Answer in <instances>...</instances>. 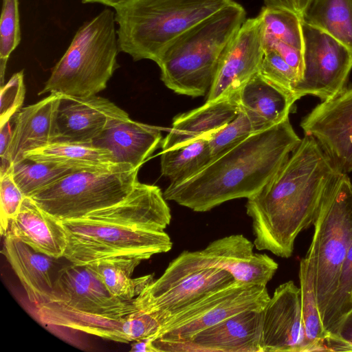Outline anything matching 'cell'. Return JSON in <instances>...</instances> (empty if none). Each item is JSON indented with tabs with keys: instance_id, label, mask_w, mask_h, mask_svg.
Segmentation results:
<instances>
[{
	"instance_id": "43",
	"label": "cell",
	"mask_w": 352,
	"mask_h": 352,
	"mask_svg": "<svg viewBox=\"0 0 352 352\" xmlns=\"http://www.w3.org/2000/svg\"><path fill=\"white\" fill-rule=\"evenodd\" d=\"M130 1L131 0H82V2L83 3H101L102 5L111 7L114 10H116L124 6Z\"/></svg>"
},
{
	"instance_id": "24",
	"label": "cell",
	"mask_w": 352,
	"mask_h": 352,
	"mask_svg": "<svg viewBox=\"0 0 352 352\" xmlns=\"http://www.w3.org/2000/svg\"><path fill=\"white\" fill-rule=\"evenodd\" d=\"M232 96L239 108L252 112L270 126L288 118L293 104L298 100L292 93L278 87L258 73Z\"/></svg>"
},
{
	"instance_id": "25",
	"label": "cell",
	"mask_w": 352,
	"mask_h": 352,
	"mask_svg": "<svg viewBox=\"0 0 352 352\" xmlns=\"http://www.w3.org/2000/svg\"><path fill=\"white\" fill-rule=\"evenodd\" d=\"M23 159L81 168H102L120 164L116 162L111 152L95 146L92 142H55L25 153Z\"/></svg>"
},
{
	"instance_id": "8",
	"label": "cell",
	"mask_w": 352,
	"mask_h": 352,
	"mask_svg": "<svg viewBox=\"0 0 352 352\" xmlns=\"http://www.w3.org/2000/svg\"><path fill=\"white\" fill-rule=\"evenodd\" d=\"M138 170L126 164L82 168L29 197L58 221L79 219L124 199L139 182Z\"/></svg>"
},
{
	"instance_id": "11",
	"label": "cell",
	"mask_w": 352,
	"mask_h": 352,
	"mask_svg": "<svg viewBox=\"0 0 352 352\" xmlns=\"http://www.w3.org/2000/svg\"><path fill=\"white\" fill-rule=\"evenodd\" d=\"M270 298L266 286L234 280L162 319L158 332L151 339L189 340L198 332L237 314L263 311Z\"/></svg>"
},
{
	"instance_id": "15",
	"label": "cell",
	"mask_w": 352,
	"mask_h": 352,
	"mask_svg": "<svg viewBox=\"0 0 352 352\" xmlns=\"http://www.w3.org/2000/svg\"><path fill=\"white\" fill-rule=\"evenodd\" d=\"M264 55L263 25L258 15L248 19L219 63L206 101L228 97L258 72Z\"/></svg>"
},
{
	"instance_id": "26",
	"label": "cell",
	"mask_w": 352,
	"mask_h": 352,
	"mask_svg": "<svg viewBox=\"0 0 352 352\" xmlns=\"http://www.w3.org/2000/svg\"><path fill=\"white\" fill-rule=\"evenodd\" d=\"M301 311L305 328L302 352L322 351L323 342L331 333L324 327L316 299L314 261L308 250L299 265Z\"/></svg>"
},
{
	"instance_id": "12",
	"label": "cell",
	"mask_w": 352,
	"mask_h": 352,
	"mask_svg": "<svg viewBox=\"0 0 352 352\" xmlns=\"http://www.w3.org/2000/svg\"><path fill=\"white\" fill-rule=\"evenodd\" d=\"M303 70L294 94L321 101L342 91L352 70V52L338 41L302 21Z\"/></svg>"
},
{
	"instance_id": "21",
	"label": "cell",
	"mask_w": 352,
	"mask_h": 352,
	"mask_svg": "<svg viewBox=\"0 0 352 352\" xmlns=\"http://www.w3.org/2000/svg\"><path fill=\"white\" fill-rule=\"evenodd\" d=\"M239 112V105L232 94L206 101L198 108L177 115L162 140V149L166 151L197 139L208 138L232 121Z\"/></svg>"
},
{
	"instance_id": "14",
	"label": "cell",
	"mask_w": 352,
	"mask_h": 352,
	"mask_svg": "<svg viewBox=\"0 0 352 352\" xmlns=\"http://www.w3.org/2000/svg\"><path fill=\"white\" fill-rule=\"evenodd\" d=\"M300 126L305 135L318 141L341 173L352 171V87L322 101Z\"/></svg>"
},
{
	"instance_id": "17",
	"label": "cell",
	"mask_w": 352,
	"mask_h": 352,
	"mask_svg": "<svg viewBox=\"0 0 352 352\" xmlns=\"http://www.w3.org/2000/svg\"><path fill=\"white\" fill-rule=\"evenodd\" d=\"M254 246L243 234H232L210 242L198 254L204 268H220L239 283L267 286L278 265L266 254L254 253Z\"/></svg>"
},
{
	"instance_id": "18",
	"label": "cell",
	"mask_w": 352,
	"mask_h": 352,
	"mask_svg": "<svg viewBox=\"0 0 352 352\" xmlns=\"http://www.w3.org/2000/svg\"><path fill=\"white\" fill-rule=\"evenodd\" d=\"M127 117L126 111L107 98L60 94L54 142H92L111 120Z\"/></svg>"
},
{
	"instance_id": "33",
	"label": "cell",
	"mask_w": 352,
	"mask_h": 352,
	"mask_svg": "<svg viewBox=\"0 0 352 352\" xmlns=\"http://www.w3.org/2000/svg\"><path fill=\"white\" fill-rule=\"evenodd\" d=\"M352 310V240L343 261L337 289L322 321L324 329L337 334L346 316Z\"/></svg>"
},
{
	"instance_id": "13",
	"label": "cell",
	"mask_w": 352,
	"mask_h": 352,
	"mask_svg": "<svg viewBox=\"0 0 352 352\" xmlns=\"http://www.w3.org/2000/svg\"><path fill=\"white\" fill-rule=\"evenodd\" d=\"M262 311H246L184 341L153 340L156 352H263Z\"/></svg>"
},
{
	"instance_id": "19",
	"label": "cell",
	"mask_w": 352,
	"mask_h": 352,
	"mask_svg": "<svg viewBox=\"0 0 352 352\" xmlns=\"http://www.w3.org/2000/svg\"><path fill=\"white\" fill-rule=\"evenodd\" d=\"M161 142L158 129L133 121L129 116L111 120L92 144L111 152L118 164L140 168Z\"/></svg>"
},
{
	"instance_id": "29",
	"label": "cell",
	"mask_w": 352,
	"mask_h": 352,
	"mask_svg": "<svg viewBox=\"0 0 352 352\" xmlns=\"http://www.w3.org/2000/svg\"><path fill=\"white\" fill-rule=\"evenodd\" d=\"M160 155L162 175L169 179L170 184L190 178L212 161L208 138L162 151Z\"/></svg>"
},
{
	"instance_id": "42",
	"label": "cell",
	"mask_w": 352,
	"mask_h": 352,
	"mask_svg": "<svg viewBox=\"0 0 352 352\" xmlns=\"http://www.w3.org/2000/svg\"><path fill=\"white\" fill-rule=\"evenodd\" d=\"M130 351L133 352H156L151 338L135 340L131 345Z\"/></svg>"
},
{
	"instance_id": "35",
	"label": "cell",
	"mask_w": 352,
	"mask_h": 352,
	"mask_svg": "<svg viewBox=\"0 0 352 352\" xmlns=\"http://www.w3.org/2000/svg\"><path fill=\"white\" fill-rule=\"evenodd\" d=\"M258 73L294 95V90L299 77L294 69L274 50L264 48V55Z\"/></svg>"
},
{
	"instance_id": "9",
	"label": "cell",
	"mask_w": 352,
	"mask_h": 352,
	"mask_svg": "<svg viewBox=\"0 0 352 352\" xmlns=\"http://www.w3.org/2000/svg\"><path fill=\"white\" fill-rule=\"evenodd\" d=\"M313 225L309 250L314 261L316 299L322 322L352 240V180L346 173H341L329 188Z\"/></svg>"
},
{
	"instance_id": "40",
	"label": "cell",
	"mask_w": 352,
	"mask_h": 352,
	"mask_svg": "<svg viewBox=\"0 0 352 352\" xmlns=\"http://www.w3.org/2000/svg\"><path fill=\"white\" fill-rule=\"evenodd\" d=\"M311 0H263L265 6L292 10L302 17Z\"/></svg>"
},
{
	"instance_id": "32",
	"label": "cell",
	"mask_w": 352,
	"mask_h": 352,
	"mask_svg": "<svg viewBox=\"0 0 352 352\" xmlns=\"http://www.w3.org/2000/svg\"><path fill=\"white\" fill-rule=\"evenodd\" d=\"M265 39L282 41L303 50V19L297 13L285 8L267 7L258 14Z\"/></svg>"
},
{
	"instance_id": "7",
	"label": "cell",
	"mask_w": 352,
	"mask_h": 352,
	"mask_svg": "<svg viewBox=\"0 0 352 352\" xmlns=\"http://www.w3.org/2000/svg\"><path fill=\"white\" fill-rule=\"evenodd\" d=\"M119 52L115 12L106 8L78 28L38 95H96L119 67Z\"/></svg>"
},
{
	"instance_id": "28",
	"label": "cell",
	"mask_w": 352,
	"mask_h": 352,
	"mask_svg": "<svg viewBox=\"0 0 352 352\" xmlns=\"http://www.w3.org/2000/svg\"><path fill=\"white\" fill-rule=\"evenodd\" d=\"M302 19L352 52V0H311Z\"/></svg>"
},
{
	"instance_id": "2",
	"label": "cell",
	"mask_w": 352,
	"mask_h": 352,
	"mask_svg": "<svg viewBox=\"0 0 352 352\" xmlns=\"http://www.w3.org/2000/svg\"><path fill=\"white\" fill-rule=\"evenodd\" d=\"M161 189L138 182L122 201L75 219L59 221L67 236L64 258L80 265L116 257L142 261L170 251L164 230L171 213Z\"/></svg>"
},
{
	"instance_id": "41",
	"label": "cell",
	"mask_w": 352,
	"mask_h": 352,
	"mask_svg": "<svg viewBox=\"0 0 352 352\" xmlns=\"http://www.w3.org/2000/svg\"><path fill=\"white\" fill-rule=\"evenodd\" d=\"M337 335L352 346V310L342 321Z\"/></svg>"
},
{
	"instance_id": "20",
	"label": "cell",
	"mask_w": 352,
	"mask_h": 352,
	"mask_svg": "<svg viewBox=\"0 0 352 352\" xmlns=\"http://www.w3.org/2000/svg\"><path fill=\"white\" fill-rule=\"evenodd\" d=\"M4 236L18 239L35 251L55 259L64 256L67 243L60 222L28 197L10 221Z\"/></svg>"
},
{
	"instance_id": "34",
	"label": "cell",
	"mask_w": 352,
	"mask_h": 352,
	"mask_svg": "<svg viewBox=\"0 0 352 352\" xmlns=\"http://www.w3.org/2000/svg\"><path fill=\"white\" fill-rule=\"evenodd\" d=\"M21 41L18 0H3L0 22V80L3 85L8 58Z\"/></svg>"
},
{
	"instance_id": "27",
	"label": "cell",
	"mask_w": 352,
	"mask_h": 352,
	"mask_svg": "<svg viewBox=\"0 0 352 352\" xmlns=\"http://www.w3.org/2000/svg\"><path fill=\"white\" fill-rule=\"evenodd\" d=\"M141 261L137 258L116 257L101 259L89 265L112 295L130 301L153 280L151 274L131 278Z\"/></svg>"
},
{
	"instance_id": "1",
	"label": "cell",
	"mask_w": 352,
	"mask_h": 352,
	"mask_svg": "<svg viewBox=\"0 0 352 352\" xmlns=\"http://www.w3.org/2000/svg\"><path fill=\"white\" fill-rule=\"evenodd\" d=\"M341 173L318 141L305 135L270 181L248 199L256 250L289 258L296 239L314 224L324 195Z\"/></svg>"
},
{
	"instance_id": "30",
	"label": "cell",
	"mask_w": 352,
	"mask_h": 352,
	"mask_svg": "<svg viewBox=\"0 0 352 352\" xmlns=\"http://www.w3.org/2000/svg\"><path fill=\"white\" fill-rule=\"evenodd\" d=\"M82 168H89L23 159L12 164L11 172L23 195L29 197L38 190Z\"/></svg>"
},
{
	"instance_id": "6",
	"label": "cell",
	"mask_w": 352,
	"mask_h": 352,
	"mask_svg": "<svg viewBox=\"0 0 352 352\" xmlns=\"http://www.w3.org/2000/svg\"><path fill=\"white\" fill-rule=\"evenodd\" d=\"M234 0H131L115 10L120 51L156 63L175 39Z\"/></svg>"
},
{
	"instance_id": "31",
	"label": "cell",
	"mask_w": 352,
	"mask_h": 352,
	"mask_svg": "<svg viewBox=\"0 0 352 352\" xmlns=\"http://www.w3.org/2000/svg\"><path fill=\"white\" fill-rule=\"evenodd\" d=\"M270 127L262 118L239 108V113L232 121L208 138L212 161L252 135Z\"/></svg>"
},
{
	"instance_id": "39",
	"label": "cell",
	"mask_w": 352,
	"mask_h": 352,
	"mask_svg": "<svg viewBox=\"0 0 352 352\" xmlns=\"http://www.w3.org/2000/svg\"><path fill=\"white\" fill-rule=\"evenodd\" d=\"M10 120L0 126V177L5 175L12 168V162L10 155V147L12 137Z\"/></svg>"
},
{
	"instance_id": "3",
	"label": "cell",
	"mask_w": 352,
	"mask_h": 352,
	"mask_svg": "<svg viewBox=\"0 0 352 352\" xmlns=\"http://www.w3.org/2000/svg\"><path fill=\"white\" fill-rule=\"evenodd\" d=\"M300 141L288 118L252 135L190 178L170 184L164 197L195 212L248 199L270 181Z\"/></svg>"
},
{
	"instance_id": "38",
	"label": "cell",
	"mask_w": 352,
	"mask_h": 352,
	"mask_svg": "<svg viewBox=\"0 0 352 352\" xmlns=\"http://www.w3.org/2000/svg\"><path fill=\"white\" fill-rule=\"evenodd\" d=\"M264 48L277 52L285 61L297 73L299 80L303 70V51L278 40L263 38Z\"/></svg>"
},
{
	"instance_id": "23",
	"label": "cell",
	"mask_w": 352,
	"mask_h": 352,
	"mask_svg": "<svg viewBox=\"0 0 352 352\" xmlns=\"http://www.w3.org/2000/svg\"><path fill=\"white\" fill-rule=\"evenodd\" d=\"M1 254L19 278L29 300L36 306L47 302L53 292L51 270L54 258L8 236H3Z\"/></svg>"
},
{
	"instance_id": "5",
	"label": "cell",
	"mask_w": 352,
	"mask_h": 352,
	"mask_svg": "<svg viewBox=\"0 0 352 352\" xmlns=\"http://www.w3.org/2000/svg\"><path fill=\"white\" fill-rule=\"evenodd\" d=\"M245 16L243 7L233 1L170 43L157 63L166 87L192 97L208 94L221 59Z\"/></svg>"
},
{
	"instance_id": "22",
	"label": "cell",
	"mask_w": 352,
	"mask_h": 352,
	"mask_svg": "<svg viewBox=\"0 0 352 352\" xmlns=\"http://www.w3.org/2000/svg\"><path fill=\"white\" fill-rule=\"evenodd\" d=\"M60 98V94L51 93L16 114L10 147L12 164L23 160L25 153L54 142Z\"/></svg>"
},
{
	"instance_id": "10",
	"label": "cell",
	"mask_w": 352,
	"mask_h": 352,
	"mask_svg": "<svg viewBox=\"0 0 352 352\" xmlns=\"http://www.w3.org/2000/svg\"><path fill=\"white\" fill-rule=\"evenodd\" d=\"M235 280L220 268H199L192 251H184L173 259L164 272L146 286L132 300L138 311L162 319L194 302L210 292Z\"/></svg>"
},
{
	"instance_id": "4",
	"label": "cell",
	"mask_w": 352,
	"mask_h": 352,
	"mask_svg": "<svg viewBox=\"0 0 352 352\" xmlns=\"http://www.w3.org/2000/svg\"><path fill=\"white\" fill-rule=\"evenodd\" d=\"M36 308L42 323L123 343L126 316L137 311L132 300L112 295L89 265L74 263L58 271L50 300Z\"/></svg>"
},
{
	"instance_id": "16",
	"label": "cell",
	"mask_w": 352,
	"mask_h": 352,
	"mask_svg": "<svg viewBox=\"0 0 352 352\" xmlns=\"http://www.w3.org/2000/svg\"><path fill=\"white\" fill-rule=\"evenodd\" d=\"M305 338L300 289L289 280L276 288L262 311V351L302 352Z\"/></svg>"
},
{
	"instance_id": "36",
	"label": "cell",
	"mask_w": 352,
	"mask_h": 352,
	"mask_svg": "<svg viewBox=\"0 0 352 352\" xmlns=\"http://www.w3.org/2000/svg\"><path fill=\"white\" fill-rule=\"evenodd\" d=\"M25 197L14 181L11 169L0 177V232L1 236L5 235L10 221L19 212Z\"/></svg>"
},
{
	"instance_id": "37",
	"label": "cell",
	"mask_w": 352,
	"mask_h": 352,
	"mask_svg": "<svg viewBox=\"0 0 352 352\" xmlns=\"http://www.w3.org/2000/svg\"><path fill=\"white\" fill-rule=\"evenodd\" d=\"M25 94L23 71L14 74L0 90V126L10 120L23 104Z\"/></svg>"
}]
</instances>
